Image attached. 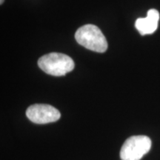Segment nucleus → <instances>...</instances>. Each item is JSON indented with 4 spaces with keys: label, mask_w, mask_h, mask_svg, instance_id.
<instances>
[{
    "label": "nucleus",
    "mask_w": 160,
    "mask_h": 160,
    "mask_svg": "<svg viewBox=\"0 0 160 160\" xmlns=\"http://www.w3.org/2000/svg\"><path fill=\"white\" fill-rule=\"evenodd\" d=\"M4 1H5V0H0V4H1V5H2V4L4 2Z\"/></svg>",
    "instance_id": "nucleus-6"
},
{
    "label": "nucleus",
    "mask_w": 160,
    "mask_h": 160,
    "mask_svg": "<svg viewBox=\"0 0 160 160\" xmlns=\"http://www.w3.org/2000/svg\"><path fill=\"white\" fill-rule=\"evenodd\" d=\"M159 19V13L156 9L148 11L147 17L139 18L135 22V27L141 35L151 34L157 29Z\"/></svg>",
    "instance_id": "nucleus-5"
},
{
    "label": "nucleus",
    "mask_w": 160,
    "mask_h": 160,
    "mask_svg": "<svg viewBox=\"0 0 160 160\" xmlns=\"http://www.w3.org/2000/svg\"><path fill=\"white\" fill-rule=\"evenodd\" d=\"M26 116L33 123L47 124L59 120L61 113L57 108L50 105L35 104L27 109Z\"/></svg>",
    "instance_id": "nucleus-4"
},
{
    "label": "nucleus",
    "mask_w": 160,
    "mask_h": 160,
    "mask_svg": "<svg viewBox=\"0 0 160 160\" xmlns=\"http://www.w3.org/2000/svg\"><path fill=\"white\" fill-rule=\"evenodd\" d=\"M76 40L80 45L98 53H104L108 49V42L102 32L93 25H85L76 32Z\"/></svg>",
    "instance_id": "nucleus-2"
},
{
    "label": "nucleus",
    "mask_w": 160,
    "mask_h": 160,
    "mask_svg": "<svg viewBox=\"0 0 160 160\" xmlns=\"http://www.w3.org/2000/svg\"><path fill=\"white\" fill-rule=\"evenodd\" d=\"M38 65L49 75L61 77L72 71L74 68L73 60L68 55L60 53H51L42 57Z\"/></svg>",
    "instance_id": "nucleus-1"
},
{
    "label": "nucleus",
    "mask_w": 160,
    "mask_h": 160,
    "mask_svg": "<svg viewBox=\"0 0 160 160\" xmlns=\"http://www.w3.org/2000/svg\"><path fill=\"white\" fill-rule=\"evenodd\" d=\"M151 140L147 136H132L122 146L120 158L122 160H140L151 150Z\"/></svg>",
    "instance_id": "nucleus-3"
}]
</instances>
